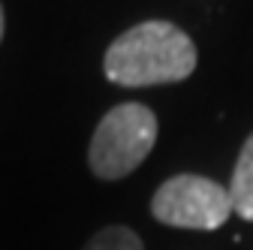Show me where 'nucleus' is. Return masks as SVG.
<instances>
[{
  "label": "nucleus",
  "mask_w": 253,
  "mask_h": 250,
  "mask_svg": "<svg viewBox=\"0 0 253 250\" xmlns=\"http://www.w3.org/2000/svg\"><path fill=\"white\" fill-rule=\"evenodd\" d=\"M157 142V115L142 103H121L103 115L87 148V166L103 181L126 178Z\"/></svg>",
  "instance_id": "f03ea898"
},
{
  "label": "nucleus",
  "mask_w": 253,
  "mask_h": 250,
  "mask_svg": "<svg viewBox=\"0 0 253 250\" xmlns=\"http://www.w3.org/2000/svg\"><path fill=\"white\" fill-rule=\"evenodd\" d=\"M103 70L121 87L184 82L196 70V45L172 21H142L109 45Z\"/></svg>",
  "instance_id": "f257e3e1"
},
{
  "label": "nucleus",
  "mask_w": 253,
  "mask_h": 250,
  "mask_svg": "<svg viewBox=\"0 0 253 250\" xmlns=\"http://www.w3.org/2000/svg\"><path fill=\"white\" fill-rule=\"evenodd\" d=\"M82 250H145V247H142V238L133 229H126V226H106L93 238H87V244Z\"/></svg>",
  "instance_id": "39448f33"
},
{
  "label": "nucleus",
  "mask_w": 253,
  "mask_h": 250,
  "mask_svg": "<svg viewBox=\"0 0 253 250\" xmlns=\"http://www.w3.org/2000/svg\"><path fill=\"white\" fill-rule=\"evenodd\" d=\"M151 214L160 223L175 226V229L211 232L229 220L232 199L226 187L211 178L175 175L157 187V193L151 199Z\"/></svg>",
  "instance_id": "7ed1b4c3"
},
{
  "label": "nucleus",
  "mask_w": 253,
  "mask_h": 250,
  "mask_svg": "<svg viewBox=\"0 0 253 250\" xmlns=\"http://www.w3.org/2000/svg\"><path fill=\"white\" fill-rule=\"evenodd\" d=\"M226 190L232 199V211L241 214L244 220H253V133L238 154V163L232 169V181Z\"/></svg>",
  "instance_id": "20e7f679"
},
{
  "label": "nucleus",
  "mask_w": 253,
  "mask_h": 250,
  "mask_svg": "<svg viewBox=\"0 0 253 250\" xmlns=\"http://www.w3.org/2000/svg\"><path fill=\"white\" fill-rule=\"evenodd\" d=\"M3 24L6 21H3V6H0V40H3Z\"/></svg>",
  "instance_id": "423d86ee"
}]
</instances>
